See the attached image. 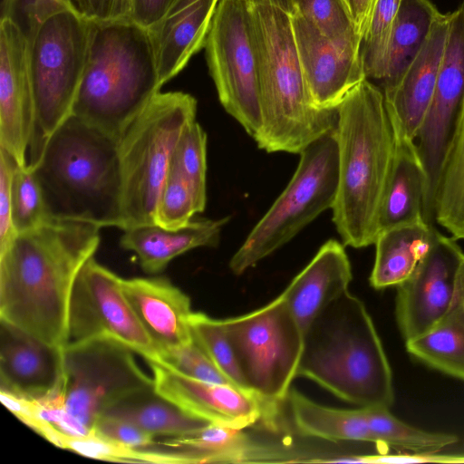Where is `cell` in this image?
I'll use <instances>...</instances> for the list:
<instances>
[{"instance_id": "cell-47", "label": "cell", "mask_w": 464, "mask_h": 464, "mask_svg": "<svg viewBox=\"0 0 464 464\" xmlns=\"http://www.w3.org/2000/svg\"><path fill=\"white\" fill-rule=\"evenodd\" d=\"M458 462H464V456H459Z\"/></svg>"}, {"instance_id": "cell-18", "label": "cell", "mask_w": 464, "mask_h": 464, "mask_svg": "<svg viewBox=\"0 0 464 464\" xmlns=\"http://www.w3.org/2000/svg\"><path fill=\"white\" fill-rule=\"evenodd\" d=\"M290 14L309 102L318 110L337 109L366 79L360 53L335 45L309 21Z\"/></svg>"}, {"instance_id": "cell-40", "label": "cell", "mask_w": 464, "mask_h": 464, "mask_svg": "<svg viewBox=\"0 0 464 464\" xmlns=\"http://www.w3.org/2000/svg\"><path fill=\"white\" fill-rule=\"evenodd\" d=\"M155 361L192 379L235 385L194 339L187 344L159 352Z\"/></svg>"}, {"instance_id": "cell-12", "label": "cell", "mask_w": 464, "mask_h": 464, "mask_svg": "<svg viewBox=\"0 0 464 464\" xmlns=\"http://www.w3.org/2000/svg\"><path fill=\"white\" fill-rule=\"evenodd\" d=\"M205 49L221 105L254 138L262 118L257 63L246 0L218 2Z\"/></svg>"}, {"instance_id": "cell-28", "label": "cell", "mask_w": 464, "mask_h": 464, "mask_svg": "<svg viewBox=\"0 0 464 464\" xmlns=\"http://www.w3.org/2000/svg\"><path fill=\"white\" fill-rule=\"evenodd\" d=\"M102 416L126 420L155 438L185 436L211 424L159 394L154 386L117 401Z\"/></svg>"}, {"instance_id": "cell-5", "label": "cell", "mask_w": 464, "mask_h": 464, "mask_svg": "<svg viewBox=\"0 0 464 464\" xmlns=\"http://www.w3.org/2000/svg\"><path fill=\"white\" fill-rule=\"evenodd\" d=\"M297 376L360 408L390 409L394 401L381 339L364 304L349 291L331 302L304 332Z\"/></svg>"}, {"instance_id": "cell-8", "label": "cell", "mask_w": 464, "mask_h": 464, "mask_svg": "<svg viewBox=\"0 0 464 464\" xmlns=\"http://www.w3.org/2000/svg\"><path fill=\"white\" fill-rule=\"evenodd\" d=\"M90 22L72 10L42 20L27 38V61L34 102L30 146L33 164L50 135L72 113L83 74Z\"/></svg>"}, {"instance_id": "cell-3", "label": "cell", "mask_w": 464, "mask_h": 464, "mask_svg": "<svg viewBox=\"0 0 464 464\" xmlns=\"http://www.w3.org/2000/svg\"><path fill=\"white\" fill-rule=\"evenodd\" d=\"M257 63L262 123L253 138L266 152L300 154L334 131L338 110L308 100L285 0H246Z\"/></svg>"}, {"instance_id": "cell-29", "label": "cell", "mask_w": 464, "mask_h": 464, "mask_svg": "<svg viewBox=\"0 0 464 464\" xmlns=\"http://www.w3.org/2000/svg\"><path fill=\"white\" fill-rule=\"evenodd\" d=\"M155 444L171 463L237 462L263 457L242 430L213 423L195 433L156 440Z\"/></svg>"}, {"instance_id": "cell-23", "label": "cell", "mask_w": 464, "mask_h": 464, "mask_svg": "<svg viewBox=\"0 0 464 464\" xmlns=\"http://www.w3.org/2000/svg\"><path fill=\"white\" fill-rule=\"evenodd\" d=\"M450 21V13L440 14L424 45L406 69L397 84L382 90L385 105L416 140L430 103Z\"/></svg>"}, {"instance_id": "cell-46", "label": "cell", "mask_w": 464, "mask_h": 464, "mask_svg": "<svg viewBox=\"0 0 464 464\" xmlns=\"http://www.w3.org/2000/svg\"><path fill=\"white\" fill-rule=\"evenodd\" d=\"M361 37L365 31L378 0H343Z\"/></svg>"}, {"instance_id": "cell-36", "label": "cell", "mask_w": 464, "mask_h": 464, "mask_svg": "<svg viewBox=\"0 0 464 464\" xmlns=\"http://www.w3.org/2000/svg\"><path fill=\"white\" fill-rule=\"evenodd\" d=\"M169 172L185 179L205 209L207 201V134L196 121L180 137L174 151Z\"/></svg>"}, {"instance_id": "cell-25", "label": "cell", "mask_w": 464, "mask_h": 464, "mask_svg": "<svg viewBox=\"0 0 464 464\" xmlns=\"http://www.w3.org/2000/svg\"><path fill=\"white\" fill-rule=\"evenodd\" d=\"M229 217L220 219L190 220L179 228H166L156 223L142 224L123 230L120 244L132 251L142 270L157 274L177 256L200 246H217Z\"/></svg>"}, {"instance_id": "cell-34", "label": "cell", "mask_w": 464, "mask_h": 464, "mask_svg": "<svg viewBox=\"0 0 464 464\" xmlns=\"http://www.w3.org/2000/svg\"><path fill=\"white\" fill-rule=\"evenodd\" d=\"M289 12L309 21L335 45L360 53L361 34L343 0H285Z\"/></svg>"}, {"instance_id": "cell-4", "label": "cell", "mask_w": 464, "mask_h": 464, "mask_svg": "<svg viewBox=\"0 0 464 464\" xmlns=\"http://www.w3.org/2000/svg\"><path fill=\"white\" fill-rule=\"evenodd\" d=\"M29 166L49 218L122 229L118 140L71 114Z\"/></svg>"}, {"instance_id": "cell-19", "label": "cell", "mask_w": 464, "mask_h": 464, "mask_svg": "<svg viewBox=\"0 0 464 464\" xmlns=\"http://www.w3.org/2000/svg\"><path fill=\"white\" fill-rule=\"evenodd\" d=\"M63 348L0 319V392L31 401L59 396Z\"/></svg>"}, {"instance_id": "cell-7", "label": "cell", "mask_w": 464, "mask_h": 464, "mask_svg": "<svg viewBox=\"0 0 464 464\" xmlns=\"http://www.w3.org/2000/svg\"><path fill=\"white\" fill-rule=\"evenodd\" d=\"M196 113L192 95L160 92L120 138L122 230L155 223L158 198L174 151Z\"/></svg>"}, {"instance_id": "cell-16", "label": "cell", "mask_w": 464, "mask_h": 464, "mask_svg": "<svg viewBox=\"0 0 464 464\" xmlns=\"http://www.w3.org/2000/svg\"><path fill=\"white\" fill-rule=\"evenodd\" d=\"M156 392L179 408L210 423L243 430L255 424L272 404L233 384L187 377L156 361H146Z\"/></svg>"}, {"instance_id": "cell-11", "label": "cell", "mask_w": 464, "mask_h": 464, "mask_svg": "<svg viewBox=\"0 0 464 464\" xmlns=\"http://www.w3.org/2000/svg\"><path fill=\"white\" fill-rule=\"evenodd\" d=\"M134 352L111 338L68 343L63 348L60 401L66 411L91 432L112 404L154 386L138 365Z\"/></svg>"}, {"instance_id": "cell-33", "label": "cell", "mask_w": 464, "mask_h": 464, "mask_svg": "<svg viewBox=\"0 0 464 464\" xmlns=\"http://www.w3.org/2000/svg\"><path fill=\"white\" fill-rule=\"evenodd\" d=\"M373 443L383 444L411 454H437L458 442L453 434L413 427L391 413L389 408H362Z\"/></svg>"}, {"instance_id": "cell-21", "label": "cell", "mask_w": 464, "mask_h": 464, "mask_svg": "<svg viewBox=\"0 0 464 464\" xmlns=\"http://www.w3.org/2000/svg\"><path fill=\"white\" fill-rule=\"evenodd\" d=\"M123 292L159 352L193 341L190 299L165 277L122 279Z\"/></svg>"}, {"instance_id": "cell-2", "label": "cell", "mask_w": 464, "mask_h": 464, "mask_svg": "<svg viewBox=\"0 0 464 464\" xmlns=\"http://www.w3.org/2000/svg\"><path fill=\"white\" fill-rule=\"evenodd\" d=\"M338 187L333 221L344 245L374 244L395 140L382 90L368 79L337 108Z\"/></svg>"}, {"instance_id": "cell-10", "label": "cell", "mask_w": 464, "mask_h": 464, "mask_svg": "<svg viewBox=\"0 0 464 464\" xmlns=\"http://www.w3.org/2000/svg\"><path fill=\"white\" fill-rule=\"evenodd\" d=\"M221 322L248 389L271 404L285 399L297 376L304 332L283 295Z\"/></svg>"}, {"instance_id": "cell-15", "label": "cell", "mask_w": 464, "mask_h": 464, "mask_svg": "<svg viewBox=\"0 0 464 464\" xmlns=\"http://www.w3.org/2000/svg\"><path fill=\"white\" fill-rule=\"evenodd\" d=\"M464 109V1L452 13L435 89L416 136L427 173L424 218L430 208L436 176Z\"/></svg>"}, {"instance_id": "cell-30", "label": "cell", "mask_w": 464, "mask_h": 464, "mask_svg": "<svg viewBox=\"0 0 464 464\" xmlns=\"http://www.w3.org/2000/svg\"><path fill=\"white\" fill-rule=\"evenodd\" d=\"M430 218L464 240V109L436 176Z\"/></svg>"}, {"instance_id": "cell-14", "label": "cell", "mask_w": 464, "mask_h": 464, "mask_svg": "<svg viewBox=\"0 0 464 464\" xmlns=\"http://www.w3.org/2000/svg\"><path fill=\"white\" fill-rule=\"evenodd\" d=\"M464 252L452 237L437 233L426 255L398 285L395 314L405 341L434 325L458 292Z\"/></svg>"}, {"instance_id": "cell-1", "label": "cell", "mask_w": 464, "mask_h": 464, "mask_svg": "<svg viewBox=\"0 0 464 464\" xmlns=\"http://www.w3.org/2000/svg\"><path fill=\"white\" fill-rule=\"evenodd\" d=\"M101 227L49 218L0 250V319L55 346L69 343L72 288L100 245Z\"/></svg>"}, {"instance_id": "cell-22", "label": "cell", "mask_w": 464, "mask_h": 464, "mask_svg": "<svg viewBox=\"0 0 464 464\" xmlns=\"http://www.w3.org/2000/svg\"><path fill=\"white\" fill-rule=\"evenodd\" d=\"M352 278L343 245L326 241L281 294L304 334L331 302L348 291Z\"/></svg>"}, {"instance_id": "cell-37", "label": "cell", "mask_w": 464, "mask_h": 464, "mask_svg": "<svg viewBox=\"0 0 464 464\" xmlns=\"http://www.w3.org/2000/svg\"><path fill=\"white\" fill-rule=\"evenodd\" d=\"M189 324L193 339L220 371L235 385L250 391L242 374L221 319H214L203 313L193 312Z\"/></svg>"}, {"instance_id": "cell-31", "label": "cell", "mask_w": 464, "mask_h": 464, "mask_svg": "<svg viewBox=\"0 0 464 464\" xmlns=\"http://www.w3.org/2000/svg\"><path fill=\"white\" fill-rule=\"evenodd\" d=\"M441 13L430 0H401L392 25L382 90L394 87L427 41Z\"/></svg>"}, {"instance_id": "cell-44", "label": "cell", "mask_w": 464, "mask_h": 464, "mask_svg": "<svg viewBox=\"0 0 464 464\" xmlns=\"http://www.w3.org/2000/svg\"><path fill=\"white\" fill-rule=\"evenodd\" d=\"M134 0H74L76 13L88 22L131 19Z\"/></svg>"}, {"instance_id": "cell-45", "label": "cell", "mask_w": 464, "mask_h": 464, "mask_svg": "<svg viewBox=\"0 0 464 464\" xmlns=\"http://www.w3.org/2000/svg\"><path fill=\"white\" fill-rule=\"evenodd\" d=\"M172 0H134L131 19L147 28L166 11Z\"/></svg>"}, {"instance_id": "cell-27", "label": "cell", "mask_w": 464, "mask_h": 464, "mask_svg": "<svg viewBox=\"0 0 464 464\" xmlns=\"http://www.w3.org/2000/svg\"><path fill=\"white\" fill-rule=\"evenodd\" d=\"M406 348L430 367L464 380V259L453 304L429 330L406 341Z\"/></svg>"}, {"instance_id": "cell-32", "label": "cell", "mask_w": 464, "mask_h": 464, "mask_svg": "<svg viewBox=\"0 0 464 464\" xmlns=\"http://www.w3.org/2000/svg\"><path fill=\"white\" fill-rule=\"evenodd\" d=\"M288 396L295 424L303 434L333 441L373 443L362 408L341 410L326 407L295 390Z\"/></svg>"}, {"instance_id": "cell-38", "label": "cell", "mask_w": 464, "mask_h": 464, "mask_svg": "<svg viewBox=\"0 0 464 464\" xmlns=\"http://www.w3.org/2000/svg\"><path fill=\"white\" fill-rule=\"evenodd\" d=\"M49 218L32 168L17 164L12 179V222L17 233L34 229Z\"/></svg>"}, {"instance_id": "cell-17", "label": "cell", "mask_w": 464, "mask_h": 464, "mask_svg": "<svg viewBox=\"0 0 464 464\" xmlns=\"http://www.w3.org/2000/svg\"><path fill=\"white\" fill-rule=\"evenodd\" d=\"M34 129V102L27 61V39L10 19L0 24V148L28 165Z\"/></svg>"}, {"instance_id": "cell-6", "label": "cell", "mask_w": 464, "mask_h": 464, "mask_svg": "<svg viewBox=\"0 0 464 464\" xmlns=\"http://www.w3.org/2000/svg\"><path fill=\"white\" fill-rule=\"evenodd\" d=\"M161 86L147 28L132 19L90 22L71 114L119 140Z\"/></svg>"}, {"instance_id": "cell-13", "label": "cell", "mask_w": 464, "mask_h": 464, "mask_svg": "<svg viewBox=\"0 0 464 464\" xmlns=\"http://www.w3.org/2000/svg\"><path fill=\"white\" fill-rule=\"evenodd\" d=\"M121 281L94 256L84 263L70 296L69 343L111 338L146 361H155L157 351L130 304Z\"/></svg>"}, {"instance_id": "cell-35", "label": "cell", "mask_w": 464, "mask_h": 464, "mask_svg": "<svg viewBox=\"0 0 464 464\" xmlns=\"http://www.w3.org/2000/svg\"><path fill=\"white\" fill-rule=\"evenodd\" d=\"M401 0H378L361 37L360 55L366 79L385 77L393 20Z\"/></svg>"}, {"instance_id": "cell-39", "label": "cell", "mask_w": 464, "mask_h": 464, "mask_svg": "<svg viewBox=\"0 0 464 464\" xmlns=\"http://www.w3.org/2000/svg\"><path fill=\"white\" fill-rule=\"evenodd\" d=\"M203 210L189 184L169 172L158 198L155 223L166 228H179Z\"/></svg>"}, {"instance_id": "cell-43", "label": "cell", "mask_w": 464, "mask_h": 464, "mask_svg": "<svg viewBox=\"0 0 464 464\" xmlns=\"http://www.w3.org/2000/svg\"><path fill=\"white\" fill-rule=\"evenodd\" d=\"M17 164L9 152L0 148V250L16 235L12 222V179Z\"/></svg>"}, {"instance_id": "cell-20", "label": "cell", "mask_w": 464, "mask_h": 464, "mask_svg": "<svg viewBox=\"0 0 464 464\" xmlns=\"http://www.w3.org/2000/svg\"><path fill=\"white\" fill-rule=\"evenodd\" d=\"M220 0H172L163 14L147 27L161 85L205 47Z\"/></svg>"}, {"instance_id": "cell-26", "label": "cell", "mask_w": 464, "mask_h": 464, "mask_svg": "<svg viewBox=\"0 0 464 464\" xmlns=\"http://www.w3.org/2000/svg\"><path fill=\"white\" fill-rule=\"evenodd\" d=\"M438 232L433 224L425 221L381 231L374 242L371 285L382 289L401 285L429 251Z\"/></svg>"}, {"instance_id": "cell-41", "label": "cell", "mask_w": 464, "mask_h": 464, "mask_svg": "<svg viewBox=\"0 0 464 464\" xmlns=\"http://www.w3.org/2000/svg\"><path fill=\"white\" fill-rule=\"evenodd\" d=\"M63 10L76 13L74 0H4L2 17L15 24L27 39L42 20Z\"/></svg>"}, {"instance_id": "cell-9", "label": "cell", "mask_w": 464, "mask_h": 464, "mask_svg": "<svg viewBox=\"0 0 464 464\" xmlns=\"http://www.w3.org/2000/svg\"><path fill=\"white\" fill-rule=\"evenodd\" d=\"M337 187L338 150L334 130L300 153L292 179L231 257L230 270L241 275L289 242L333 208Z\"/></svg>"}, {"instance_id": "cell-42", "label": "cell", "mask_w": 464, "mask_h": 464, "mask_svg": "<svg viewBox=\"0 0 464 464\" xmlns=\"http://www.w3.org/2000/svg\"><path fill=\"white\" fill-rule=\"evenodd\" d=\"M92 433L114 444L131 449L152 446L156 438L126 420L101 416L95 422Z\"/></svg>"}, {"instance_id": "cell-24", "label": "cell", "mask_w": 464, "mask_h": 464, "mask_svg": "<svg viewBox=\"0 0 464 464\" xmlns=\"http://www.w3.org/2000/svg\"><path fill=\"white\" fill-rule=\"evenodd\" d=\"M388 113L395 149L379 216V233L401 225L426 222L428 179L417 142L408 135L397 117L390 111Z\"/></svg>"}]
</instances>
